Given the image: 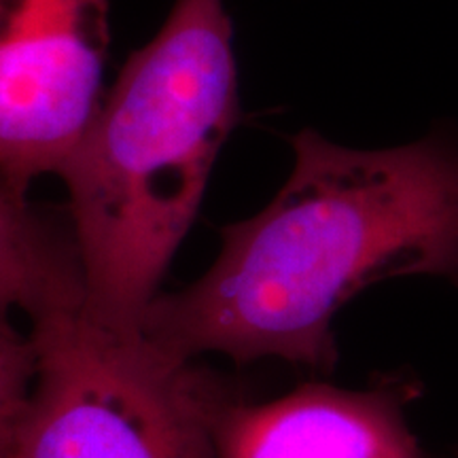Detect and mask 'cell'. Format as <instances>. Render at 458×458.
<instances>
[{"mask_svg":"<svg viewBox=\"0 0 458 458\" xmlns=\"http://www.w3.org/2000/svg\"><path fill=\"white\" fill-rule=\"evenodd\" d=\"M289 181L261 213L221 229L202 278L156 297L142 331L187 359H280L331 371L335 314L393 276L458 284V142L433 134L382 151L312 130L293 139Z\"/></svg>","mask_w":458,"mask_h":458,"instance_id":"6da1fadb","label":"cell"},{"mask_svg":"<svg viewBox=\"0 0 458 458\" xmlns=\"http://www.w3.org/2000/svg\"><path fill=\"white\" fill-rule=\"evenodd\" d=\"M236 119L223 0H176L57 172L91 317L142 329Z\"/></svg>","mask_w":458,"mask_h":458,"instance_id":"7a4b0ae2","label":"cell"},{"mask_svg":"<svg viewBox=\"0 0 458 458\" xmlns=\"http://www.w3.org/2000/svg\"><path fill=\"white\" fill-rule=\"evenodd\" d=\"M37 377L11 458H216L227 399L196 359L85 301L30 320Z\"/></svg>","mask_w":458,"mask_h":458,"instance_id":"3957f363","label":"cell"},{"mask_svg":"<svg viewBox=\"0 0 458 458\" xmlns=\"http://www.w3.org/2000/svg\"><path fill=\"white\" fill-rule=\"evenodd\" d=\"M108 0H0V182L28 196L98 113Z\"/></svg>","mask_w":458,"mask_h":458,"instance_id":"277c9868","label":"cell"},{"mask_svg":"<svg viewBox=\"0 0 458 458\" xmlns=\"http://www.w3.org/2000/svg\"><path fill=\"white\" fill-rule=\"evenodd\" d=\"M422 394L414 374H386L346 391L308 382L266 403H225L216 458H425L405 410Z\"/></svg>","mask_w":458,"mask_h":458,"instance_id":"5b68a950","label":"cell"},{"mask_svg":"<svg viewBox=\"0 0 458 458\" xmlns=\"http://www.w3.org/2000/svg\"><path fill=\"white\" fill-rule=\"evenodd\" d=\"M83 300L71 219L60 221L0 182V325Z\"/></svg>","mask_w":458,"mask_h":458,"instance_id":"8992f818","label":"cell"},{"mask_svg":"<svg viewBox=\"0 0 458 458\" xmlns=\"http://www.w3.org/2000/svg\"><path fill=\"white\" fill-rule=\"evenodd\" d=\"M37 377V351L28 331L0 325V454H9Z\"/></svg>","mask_w":458,"mask_h":458,"instance_id":"52a82bcc","label":"cell"},{"mask_svg":"<svg viewBox=\"0 0 458 458\" xmlns=\"http://www.w3.org/2000/svg\"><path fill=\"white\" fill-rule=\"evenodd\" d=\"M0 458H11V452H9V454H0Z\"/></svg>","mask_w":458,"mask_h":458,"instance_id":"ba28073f","label":"cell"},{"mask_svg":"<svg viewBox=\"0 0 458 458\" xmlns=\"http://www.w3.org/2000/svg\"><path fill=\"white\" fill-rule=\"evenodd\" d=\"M456 454H458V450H456Z\"/></svg>","mask_w":458,"mask_h":458,"instance_id":"9c48e42d","label":"cell"}]
</instances>
